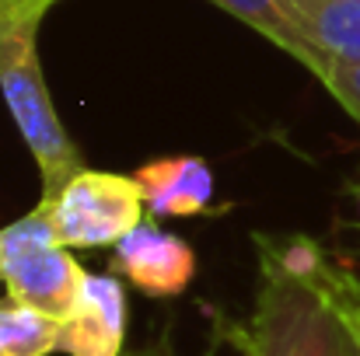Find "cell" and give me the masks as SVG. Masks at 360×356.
Returning <instances> with one entry per match:
<instances>
[{"label":"cell","mask_w":360,"mask_h":356,"mask_svg":"<svg viewBox=\"0 0 360 356\" xmlns=\"http://www.w3.org/2000/svg\"><path fill=\"white\" fill-rule=\"evenodd\" d=\"M255 304L248 322L214 332L241 356H360V283L308 235H255Z\"/></svg>","instance_id":"1"},{"label":"cell","mask_w":360,"mask_h":356,"mask_svg":"<svg viewBox=\"0 0 360 356\" xmlns=\"http://www.w3.org/2000/svg\"><path fill=\"white\" fill-rule=\"evenodd\" d=\"M56 4L60 0H0V95L39 164L42 199L56 196L84 168L77 143L53 109L39 60V28Z\"/></svg>","instance_id":"2"},{"label":"cell","mask_w":360,"mask_h":356,"mask_svg":"<svg viewBox=\"0 0 360 356\" xmlns=\"http://www.w3.org/2000/svg\"><path fill=\"white\" fill-rule=\"evenodd\" d=\"M88 272L60 244L42 203L0 228V283L7 297L53 318H67L81 297Z\"/></svg>","instance_id":"3"},{"label":"cell","mask_w":360,"mask_h":356,"mask_svg":"<svg viewBox=\"0 0 360 356\" xmlns=\"http://www.w3.org/2000/svg\"><path fill=\"white\" fill-rule=\"evenodd\" d=\"M63 248H109L147 220L133 175L81 168L56 196L39 199Z\"/></svg>","instance_id":"4"},{"label":"cell","mask_w":360,"mask_h":356,"mask_svg":"<svg viewBox=\"0 0 360 356\" xmlns=\"http://www.w3.org/2000/svg\"><path fill=\"white\" fill-rule=\"evenodd\" d=\"M112 276L126 279L133 290L154 297V301H172L186 294V286L196 276V251L186 237L168 235L147 217L136 231L122 237L112 255Z\"/></svg>","instance_id":"5"},{"label":"cell","mask_w":360,"mask_h":356,"mask_svg":"<svg viewBox=\"0 0 360 356\" xmlns=\"http://www.w3.org/2000/svg\"><path fill=\"white\" fill-rule=\"evenodd\" d=\"M60 353L126 356V290L120 276H91L60 329Z\"/></svg>","instance_id":"6"},{"label":"cell","mask_w":360,"mask_h":356,"mask_svg":"<svg viewBox=\"0 0 360 356\" xmlns=\"http://www.w3.org/2000/svg\"><path fill=\"white\" fill-rule=\"evenodd\" d=\"M147 217H200L214 199V171L203 157L175 154L147 161L133 171Z\"/></svg>","instance_id":"7"},{"label":"cell","mask_w":360,"mask_h":356,"mask_svg":"<svg viewBox=\"0 0 360 356\" xmlns=\"http://www.w3.org/2000/svg\"><path fill=\"white\" fill-rule=\"evenodd\" d=\"M221 11H228L231 18L245 21L248 28H255L262 39H269L276 49H283L287 56H294L304 70H311L319 81L326 74V56L308 42V35L301 32L297 18L290 14L287 0H210Z\"/></svg>","instance_id":"8"},{"label":"cell","mask_w":360,"mask_h":356,"mask_svg":"<svg viewBox=\"0 0 360 356\" xmlns=\"http://www.w3.org/2000/svg\"><path fill=\"white\" fill-rule=\"evenodd\" d=\"M287 7L326 60H360V0H287Z\"/></svg>","instance_id":"9"},{"label":"cell","mask_w":360,"mask_h":356,"mask_svg":"<svg viewBox=\"0 0 360 356\" xmlns=\"http://www.w3.org/2000/svg\"><path fill=\"white\" fill-rule=\"evenodd\" d=\"M63 322L25 308L18 301H0V356H49L60 350Z\"/></svg>","instance_id":"10"},{"label":"cell","mask_w":360,"mask_h":356,"mask_svg":"<svg viewBox=\"0 0 360 356\" xmlns=\"http://www.w3.org/2000/svg\"><path fill=\"white\" fill-rule=\"evenodd\" d=\"M322 84L360 122V60H329L326 74H322Z\"/></svg>","instance_id":"11"},{"label":"cell","mask_w":360,"mask_h":356,"mask_svg":"<svg viewBox=\"0 0 360 356\" xmlns=\"http://www.w3.org/2000/svg\"><path fill=\"white\" fill-rule=\"evenodd\" d=\"M217 343H221V336L214 332V343H210V346H207V350H203L200 356H217Z\"/></svg>","instance_id":"12"},{"label":"cell","mask_w":360,"mask_h":356,"mask_svg":"<svg viewBox=\"0 0 360 356\" xmlns=\"http://www.w3.org/2000/svg\"><path fill=\"white\" fill-rule=\"evenodd\" d=\"M354 196H357V224H360V182H357V189H354Z\"/></svg>","instance_id":"13"},{"label":"cell","mask_w":360,"mask_h":356,"mask_svg":"<svg viewBox=\"0 0 360 356\" xmlns=\"http://www.w3.org/2000/svg\"><path fill=\"white\" fill-rule=\"evenodd\" d=\"M126 356H150V353H126Z\"/></svg>","instance_id":"14"}]
</instances>
